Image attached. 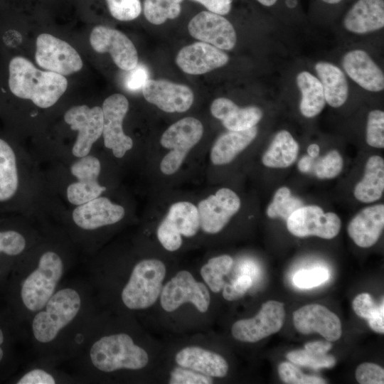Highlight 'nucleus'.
Segmentation results:
<instances>
[{
	"instance_id": "15",
	"label": "nucleus",
	"mask_w": 384,
	"mask_h": 384,
	"mask_svg": "<svg viewBox=\"0 0 384 384\" xmlns=\"http://www.w3.org/2000/svg\"><path fill=\"white\" fill-rule=\"evenodd\" d=\"M341 222L334 213H324L316 205L301 206L287 220V228L294 236L315 235L324 239L335 238L341 230Z\"/></svg>"
},
{
	"instance_id": "17",
	"label": "nucleus",
	"mask_w": 384,
	"mask_h": 384,
	"mask_svg": "<svg viewBox=\"0 0 384 384\" xmlns=\"http://www.w3.org/2000/svg\"><path fill=\"white\" fill-rule=\"evenodd\" d=\"M240 199L231 189L221 188L199 202L197 209L200 227L209 234L219 233L240 210Z\"/></svg>"
},
{
	"instance_id": "1",
	"label": "nucleus",
	"mask_w": 384,
	"mask_h": 384,
	"mask_svg": "<svg viewBox=\"0 0 384 384\" xmlns=\"http://www.w3.org/2000/svg\"><path fill=\"white\" fill-rule=\"evenodd\" d=\"M87 279L65 280L26 324L33 358L57 366L72 360L100 316Z\"/></svg>"
},
{
	"instance_id": "28",
	"label": "nucleus",
	"mask_w": 384,
	"mask_h": 384,
	"mask_svg": "<svg viewBox=\"0 0 384 384\" xmlns=\"http://www.w3.org/2000/svg\"><path fill=\"white\" fill-rule=\"evenodd\" d=\"M315 70L322 85L326 102L334 108L341 107L348 96V85L344 73L326 61L316 63Z\"/></svg>"
},
{
	"instance_id": "31",
	"label": "nucleus",
	"mask_w": 384,
	"mask_h": 384,
	"mask_svg": "<svg viewBox=\"0 0 384 384\" xmlns=\"http://www.w3.org/2000/svg\"><path fill=\"white\" fill-rule=\"evenodd\" d=\"M301 92L299 110L307 118L318 115L324 108L326 100L322 85L316 76L308 71H302L296 78Z\"/></svg>"
},
{
	"instance_id": "33",
	"label": "nucleus",
	"mask_w": 384,
	"mask_h": 384,
	"mask_svg": "<svg viewBox=\"0 0 384 384\" xmlns=\"http://www.w3.org/2000/svg\"><path fill=\"white\" fill-rule=\"evenodd\" d=\"M233 258L223 255L210 259L201 269V275L213 292H219L225 284L224 277L230 271Z\"/></svg>"
},
{
	"instance_id": "53",
	"label": "nucleus",
	"mask_w": 384,
	"mask_h": 384,
	"mask_svg": "<svg viewBox=\"0 0 384 384\" xmlns=\"http://www.w3.org/2000/svg\"><path fill=\"white\" fill-rule=\"evenodd\" d=\"M319 146L316 144H311L307 148L308 155L311 158H316L319 154Z\"/></svg>"
},
{
	"instance_id": "54",
	"label": "nucleus",
	"mask_w": 384,
	"mask_h": 384,
	"mask_svg": "<svg viewBox=\"0 0 384 384\" xmlns=\"http://www.w3.org/2000/svg\"><path fill=\"white\" fill-rule=\"evenodd\" d=\"M259 3L265 6H271L275 4L277 0H257Z\"/></svg>"
},
{
	"instance_id": "3",
	"label": "nucleus",
	"mask_w": 384,
	"mask_h": 384,
	"mask_svg": "<svg viewBox=\"0 0 384 384\" xmlns=\"http://www.w3.org/2000/svg\"><path fill=\"white\" fill-rule=\"evenodd\" d=\"M15 138L0 134V213L48 219L43 168Z\"/></svg>"
},
{
	"instance_id": "56",
	"label": "nucleus",
	"mask_w": 384,
	"mask_h": 384,
	"mask_svg": "<svg viewBox=\"0 0 384 384\" xmlns=\"http://www.w3.org/2000/svg\"><path fill=\"white\" fill-rule=\"evenodd\" d=\"M324 2L329 4H335L341 2L342 0H321Z\"/></svg>"
},
{
	"instance_id": "32",
	"label": "nucleus",
	"mask_w": 384,
	"mask_h": 384,
	"mask_svg": "<svg viewBox=\"0 0 384 384\" xmlns=\"http://www.w3.org/2000/svg\"><path fill=\"white\" fill-rule=\"evenodd\" d=\"M299 145L287 130L276 134L262 157V164L270 168H287L297 159Z\"/></svg>"
},
{
	"instance_id": "35",
	"label": "nucleus",
	"mask_w": 384,
	"mask_h": 384,
	"mask_svg": "<svg viewBox=\"0 0 384 384\" xmlns=\"http://www.w3.org/2000/svg\"><path fill=\"white\" fill-rule=\"evenodd\" d=\"M302 204L300 200L292 196L289 188L282 186L275 192L272 201L267 208V215L270 218L280 217L287 220Z\"/></svg>"
},
{
	"instance_id": "29",
	"label": "nucleus",
	"mask_w": 384,
	"mask_h": 384,
	"mask_svg": "<svg viewBox=\"0 0 384 384\" xmlns=\"http://www.w3.org/2000/svg\"><path fill=\"white\" fill-rule=\"evenodd\" d=\"M384 190V160L380 156H371L365 166L363 178L356 185L355 198L363 203L379 200Z\"/></svg>"
},
{
	"instance_id": "49",
	"label": "nucleus",
	"mask_w": 384,
	"mask_h": 384,
	"mask_svg": "<svg viewBox=\"0 0 384 384\" xmlns=\"http://www.w3.org/2000/svg\"><path fill=\"white\" fill-rule=\"evenodd\" d=\"M201 4L209 11L220 15L228 14L231 9L232 0H193Z\"/></svg>"
},
{
	"instance_id": "42",
	"label": "nucleus",
	"mask_w": 384,
	"mask_h": 384,
	"mask_svg": "<svg viewBox=\"0 0 384 384\" xmlns=\"http://www.w3.org/2000/svg\"><path fill=\"white\" fill-rule=\"evenodd\" d=\"M329 271L323 267L297 272L294 277V284L301 289H310L326 282L329 278Z\"/></svg>"
},
{
	"instance_id": "40",
	"label": "nucleus",
	"mask_w": 384,
	"mask_h": 384,
	"mask_svg": "<svg viewBox=\"0 0 384 384\" xmlns=\"http://www.w3.org/2000/svg\"><path fill=\"white\" fill-rule=\"evenodd\" d=\"M110 14L117 20L129 21L142 12L140 0H106Z\"/></svg>"
},
{
	"instance_id": "2",
	"label": "nucleus",
	"mask_w": 384,
	"mask_h": 384,
	"mask_svg": "<svg viewBox=\"0 0 384 384\" xmlns=\"http://www.w3.org/2000/svg\"><path fill=\"white\" fill-rule=\"evenodd\" d=\"M78 252L65 232L48 220L38 241L17 261L11 296L16 318L25 326L65 280Z\"/></svg>"
},
{
	"instance_id": "4",
	"label": "nucleus",
	"mask_w": 384,
	"mask_h": 384,
	"mask_svg": "<svg viewBox=\"0 0 384 384\" xmlns=\"http://www.w3.org/2000/svg\"><path fill=\"white\" fill-rule=\"evenodd\" d=\"M98 318L76 356L68 362L78 383H90L100 377L121 370L146 366L147 352L125 331L104 332Z\"/></svg>"
},
{
	"instance_id": "52",
	"label": "nucleus",
	"mask_w": 384,
	"mask_h": 384,
	"mask_svg": "<svg viewBox=\"0 0 384 384\" xmlns=\"http://www.w3.org/2000/svg\"><path fill=\"white\" fill-rule=\"evenodd\" d=\"M312 159L309 155L303 156L298 162V169L301 172L305 173L310 170Z\"/></svg>"
},
{
	"instance_id": "19",
	"label": "nucleus",
	"mask_w": 384,
	"mask_h": 384,
	"mask_svg": "<svg viewBox=\"0 0 384 384\" xmlns=\"http://www.w3.org/2000/svg\"><path fill=\"white\" fill-rule=\"evenodd\" d=\"M190 35L220 50H232L237 35L232 23L222 15L203 11L196 14L188 25Z\"/></svg>"
},
{
	"instance_id": "9",
	"label": "nucleus",
	"mask_w": 384,
	"mask_h": 384,
	"mask_svg": "<svg viewBox=\"0 0 384 384\" xmlns=\"http://www.w3.org/2000/svg\"><path fill=\"white\" fill-rule=\"evenodd\" d=\"M203 127L201 121L188 117L172 124L162 134L160 143L169 149L160 163V169L171 175L181 167L188 151L201 140Z\"/></svg>"
},
{
	"instance_id": "34",
	"label": "nucleus",
	"mask_w": 384,
	"mask_h": 384,
	"mask_svg": "<svg viewBox=\"0 0 384 384\" xmlns=\"http://www.w3.org/2000/svg\"><path fill=\"white\" fill-rule=\"evenodd\" d=\"M182 1L183 0H144V16L151 23L160 25L167 19H174L179 16Z\"/></svg>"
},
{
	"instance_id": "10",
	"label": "nucleus",
	"mask_w": 384,
	"mask_h": 384,
	"mask_svg": "<svg viewBox=\"0 0 384 384\" xmlns=\"http://www.w3.org/2000/svg\"><path fill=\"white\" fill-rule=\"evenodd\" d=\"M63 121L72 135L71 144L75 146L80 157L96 151L103 129L102 107L73 105L65 111Z\"/></svg>"
},
{
	"instance_id": "18",
	"label": "nucleus",
	"mask_w": 384,
	"mask_h": 384,
	"mask_svg": "<svg viewBox=\"0 0 384 384\" xmlns=\"http://www.w3.org/2000/svg\"><path fill=\"white\" fill-rule=\"evenodd\" d=\"M90 43L100 53H109L121 70L129 71L138 65V53L132 41L122 32L105 26H97L91 31Z\"/></svg>"
},
{
	"instance_id": "39",
	"label": "nucleus",
	"mask_w": 384,
	"mask_h": 384,
	"mask_svg": "<svg viewBox=\"0 0 384 384\" xmlns=\"http://www.w3.org/2000/svg\"><path fill=\"white\" fill-rule=\"evenodd\" d=\"M366 142L372 147H384V112L380 110L370 111L368 115Z\"/></svg>"
},
{
	"instance_id": "23",
	"label": "nucleus",
	"mask_w": 384,
	"mask_h": 384,
	"mask_svg": "<svg viewBox=\"0 0 384 384\" xmlns=\"http://www.w3.org/2000/svg\"><path fill=\"white\" fill-rule=\"evenodd\" d=\"M341 64L350 78L364 90L374 92L383 90V72L365 50L355 49L347 52Z\"/></svg>"
},
{
	"instance_id": "6",
	"label": "nucleus",
	"mask_w": 384,
	"mask_h": 384,
	"mask_svg": "<svg viewBox=\"0 0 384 384\" xmlns=\"http://www.w3.org/2000/svg\"><path fill=\"white\" fill-rule=\"evenodd\" d=\"M7 85L14 97L28 100L38 109L48 110L65 92L68 80L62 75L41 70L26 58L16 55L8 63Z\"/></svg>"
},
{
	"instance_id": "27",
	"label": "nucleus",
	"mask_w": 384,
	"mask_h": 384,
	"mask_svg": "<svg viewBox=\"0 0 384 384\" xmlns=\"http://www.w3.org/2000/svg\"><path fill=\"white\" fill-rule=\"evenodd\" d=\"M257 134V127L242 131H230L221 134L210 151V161L214 165H225L246 149Z\"/></svg>"
},
{
	"instance_id": "37",
	"label": "nucleus",
	"mask_w": 384,
	"mask_h": 384,
	"mask_svg": "<svg viewBox=\"0 0 384 384\" xmlns=\"http://www.w3.org/2000/svg\"><path fill=\"white\" fill-rule=\"evenodd\" d=\"M287 358L292 363L319 370L330 368L335 366V358L328 353H320L306 349H297L289 351Z\"/></svg>"
},
{
	"instance_id": "7",
	"label": "nucleus",
	"mask_w": 384,
	"mask_h": 384,
	"mask_svg": "<svg viewBox=\"0 0 384 384\" xmlns=\"http://www.w3.org/2000/svg\"><path fill=\"white\" fill-rule=\"evenodd\" d=\"M48 219L8 214L0 218V276L38 241Z\"/></svg>"
},
{
	"instance_id": "16",
	"label": "nucleus",
	"mask_w": 384,
	"mask_h": 384,
	"mask_svg": "<svg viewBox=\"0 0 384 384\" xmlns=\"http://www.w3.org/2000/svg\"><path fill=\"white\" fill-rule=\"evenodd\" d=\"M284 318L285 309L282 302L267 301L255 316L235 322L231 333L238 341L255 343L278 332L284 324Z\"/></svg>"
},
{
	"instance_id": "25",
	"label": "nucleus",
	"mask_w": 384,
	"mask_h": 384,
	"mask_svg": "<svg viewBox=\"0 0 384 384\" xmlns=\"http://www.w3.org/2000/svg\"><path fill=\"white\" fill-rule=\"evenodd\" d=\"M349 32L365 34L384 26V0H358L343 18Z\"/></svg>"
},
{
	"instance_id": "5",
	"label": "nucleus",
	"mask_w": 384,
	"mask_h": 384,
	"mask_svg": "<svg viewBox=\"0 0 384 384\" xmlns=\"http://www.w3.org/2000/svg\"><path fill=\"white\" fill-rule=\"evenodd\" d=\"M125 215V208L104 193L58 212L50 220L65 232L79 252L90 257L96 251L99 234L121 222Z\"/></svg>"
},
{
	"instance_id": "36",
	"label": "nucleus",
	"mask_w": 384,
	"mask_h": 384,
	"mask_svg": "<svg viewBox=\"0 0 384 384\" xmlns=\"http://www.w3.org/2000/svg\"><path fill=\"white\" fill-rule=\"evenodd\" d=\"M263 116L262 110L256 106L238 107L226 119L223 126L230 131H242L255 127Z\"/></svg>"
},
{
	"instance_id": "8",
	"label": "nucleus",
	"mask_w": 384,
	"mask_h": 384,
	"mask_svg": "<svg viewBox=\"0 0 384 384\" xmlns=\"http://www.w3.org/2000/svg\"><path fill=\"white\" fill-rule=\"evenodd\" d=\"M166 267L159 260L144 259L137 262L119 292V299L129 311L147 309L160 296Z\"/></svg>"
},
{
	"instance_id": "47",
	"label": "nucleus",
	"mask_w": 384,
	"mask_h": 384,
	"mask_svg": "<svg viewBox=\"0 0 384 384\" xmlns=\"http://www.w3.org/2000/svg\"><path fill=\"white\" fill-rule=\"evenodd\" d=\"M148 80L147 68L144 65L138 64L134 69L129 70L125 80V86L130 91H137L142 88Z\"/></svg>"
},
{
	"instance_id": "22",
	"label": "nucleus",
	"mask_w": 384,
	"mask_h": 384,
	"mask_svg": "<svg viewBox=\"0 0 384 384\" xmlns=\"http://www.w3.org/2000/svg\"><path fill=\"white\" fill-rule=\"evenodd\" d=\"M228 55L222 50L204 42L182 48L176 57L177 65L186 73L201 75L225 65Z\"/></svg>"
},
{
	"instance_id": "24",
	"label": "nucleus",
	"mask_w": 384,
	"mask_h": 384,
	"mask_svg": "<svg viewBox=\"0 0 384 384\" xmlns=\"http://www.w3.org/2000/svg\"><path fill=\"white\" fill-rule=\"evenodd\" d=\"M384 228V205L376 204L362 209L349 222L347 231L361 247H370L380 238Z\"/></svg>"
},
{
	"instance_id": "48",
	"label": "nucleus",
	"mask_w": 384,
	"mask_h": 384,
	"mask_svg": "<svg viewBox=\"0 0 384 384\" xmlns=\"http://www.w3.org/2000/svg\"><path fill=\"white\" fill-rule=\"evenodd\" d=\"M238 108V106L231 100L218 97L213 101L210 112L214 117L223 121Z\"/></svg>"
},
{
	"instance_id": "38",
	"label": "nucleus",
	"mask_w": 384,
	"mask_h": 384,
	"mask_svg": "<svg viewBox=\"0 0 384 384\" xmlns=\"http://www.w3.org/2000/svg\"><path fill=\"white\" fill-rule=\"evenodd\" d=\"M280 380L287 384H324L326 380L318 376L303 373L291 362H282L278 366Z\"/></svg>"
},
{
	"instance_id": "12",
	"label": "nucleus",
	"mask_w": 384,
	"mask_h": 384,
	"mask_svg": "<svg viewBox=\"0 0 384 384\" xmlns=\"http://www.w3.org/2000/svg\"><path fill=\"white\" fill-rule=\"evenodd\" d=\"M200 227L197 207L188 201L172 204L158 226L156 235L161 245L169 251H175L182 245L181 235L192 237Z\"/></svg>"
},
{
	"instance_id": "46",
	"label": "nucleus",
	"mask_w": 384,
	"mask_h": 384,
	"mask_svg": "<svg viewBox=\"0 0 384 384\" xmlns=\"http://www.w3.org/2000/svg\"><path fill=\"white\" fill-rule=\"evenodd\" d=\"M252 284V277L242 274L231 283L224 284L223 296L228 301L237 300L244 296Z\"/></svg>"
},
{
	"instance_id": "13",
	"label": "nucleus",
	"mask_w": 384,
	"mask_h": 384,
	"mask_svg": "<svg viewBox=\"0 0 384 384\" xmlns=\"http://www.w3.org/2000/svg\"><path fill=\"white\" fill-rule=\"evenodd\" d=\"M35 60L43 69L63 76L80 71L83 65L80 55L68 42L45 33L36 38Z\"/></svg>"
},
{
	"instance_id": "30",
	"label": "nucleus",
	"mask_w": 384,
	"mask_h": 384,
	"mask_svg": "<svg viewBox=\"0 0 384 384\" xmlns=\"http://www.w3.org/2000/svg\"><path fill=\"white\" fill-rule=\"evenodd\" d=\"M28 367L16 380L17 384L78 383L69 372L49 361L33 358Z\"/></svg>"
},
{
	"instance_id": "41",
	"label": "nucleus",
	"mask_w": 384,
	"mask_h": 384,
	"mask_svg": "<svg viewBox=\"0 0 384 384\" xmlns=\"http://www.w3.org/2000/svg\"><path fill=\"white\" fill-rule=\"evenodd\" d=\"M343 159L337 150L329 151L315 165L316 176L321 179L336 177L342 171Z\"/></svg>"
},
{
	"instance_id": "44",
	"label": "nucleus",
	"mask_w": 384,
	"mask_h": 384,
	"mask_svg": "<svg viewBox=\"0 0 384 384\" xmlns=\"http://www.w3.org/2000/svg\"><path fill=\"white\" fill-rule=\"evenodd\" d=\"M356 378L361 384H383V368L373 363H363L356 370Z\"/></svg>"
},
{
	"instance_id": "51",
	"label": "nucleus",
	"mask_w": 384,
	"mask_h": 384,
	"mask_svg": "<svg viewBox=\"0 0 384 384\" xmlns=\"http://www.w3.org/2000/svg\"><path fill=\"white\" fill-rule=\"evenodd\" d=\"M331 343L327 340L308 342L304 345L305 349L313 351L320 353H328L329 351L331 350Z\"/></svg>"
},
{
	"instance_id": "55",
	"label": "nucleus",
	"mask_w": 384,
	"mask_h": 384,
	"mask_svg": "<svg viewBox=\"0 0 384 384\" xmlns=\"http://www.w3.org/2000/svg\"><path fill=\"white\" fill-rule=\"evenodd\" d=\"M286 4L289 8H294L297 5V0H286Z\"/></svg>"
},
{
	"instance_id": "26",
	"label": "nucleus",
	"mask_w": 384,
	"mask_h": 384,
	"mask_svg": "<svg viewBox=\"0 0 384 384\" xmlns=\"http://www.w3.org/2000/svg\"><path fill=\"white\" fill-rule=\"evenodd\" d=\"M176 362L185 368L191 369L210 377L222 378L227 375L228 365L220 355L198 347L181 349L175 357Z\"/></svg>"
},
{
	"instance_id": "11",
	"label": "nucleus",
	"mask_w": 384,
	"mask_h": 384,
	"mask_svg": "<svg viewBox=\"0 0 384 384\" xmlns=\"http://www.w3.org/2000/svg\"><path fill=\"white\" fill-rule=\"evenodd\" d=\"M129 107L127 98L119 93L110 95L102 105L103 146L118 159L125 157L134 146L133 139L125 134L123 128Z\"/></svg>"
},
{
	"instance_id": "45",
	"label": "nucleus",
	"mask_w": 384,
	"mask_h": 384,
	"mask_svg": "<svg viewBox=\"0 0 384 384\" xmlns=\"http://www.w3.org/2000/svg\"><path fill=\"white\" fill-rule=\"evenodd\" d=\"M210 376L191 370L176 368L171 373V384H210L213 383Z\"/></svg>"
},
{
	"instance_id": "21",
	"label": "nucleus",
	"mask_w": 384,
	"mask_h": 384,
	"mask_svg": "<svg viewBox=\"0 0 384 384\" xmlns=\"http://www.w3.org/2000/svg\"><path fill=\"white\" fill-rule=\"evenodd\" d=\"M296 329L303 334L319 333L329 341H336L342 334L338 316L319 304L303 306L293 313Z\"/></svg>"
},
{
	"instance_id": "43",
	"label": "nucleus",
	"mask_w": 384,
	"mask_h": 384,
	"mask_svg": "<svg viewBox=\"0 0 384 384\" xmlns=\"http://www.w3.org/2000/svg\"><path fill=\"white\" fill-rule=\"evenodd\" d=\"M352 306L358 316L367 321L384 314L383 299L379 305H377L371 295L368 293L358 294L353 300Z\"/></svg>"
},
{
	"instance_id": "14",
	"label": "nucleus",
	"mask_w": 384,
	"mask_h": 384,
	"mask_svg": "<svg viewBox=\"0 0 384 384\" xmlns=\"http://www.w3.org/2000/svg\"><path fill=\"white\" fill-rule=\"evenodd\" d=\"M161 305L169 312L190 302L201 312H206L210 305V293L202 283L197 282L188 271L178 272L162 288Z\"/></svg>"
},
{
	"instance_id": "50",
	"label": "nucleus",
	"mask_w": 384,
	"mask_h": 384,
	"mask_svg": "<svg viewBox=\"0 0 384 384\" xmlns=\"http://www.w3.org/2000/svg\"><path fill=\"white\" fill-rule=\"evenodd\" d=\"M11 341L9 335L6 334L5 329L0 325V366L3 365L9 354V346Z\"/></svg>"
},
{
	"instance_id": "20",
	"label": "nucleus",
	"mask_w": 384,
	"mask_h": 384,
	"mask_svg": "<svg viewBox=\"0 0 384 384\" xmlns=\"http://www.w3.org/2000/svg\"><path fill=\"white\" fill-rule=\"evenodd\" d=\"M145 100L166 112H183L193 102L189 87L164 79H149L142 88Z\"/></svg>"
}]
</instances>
